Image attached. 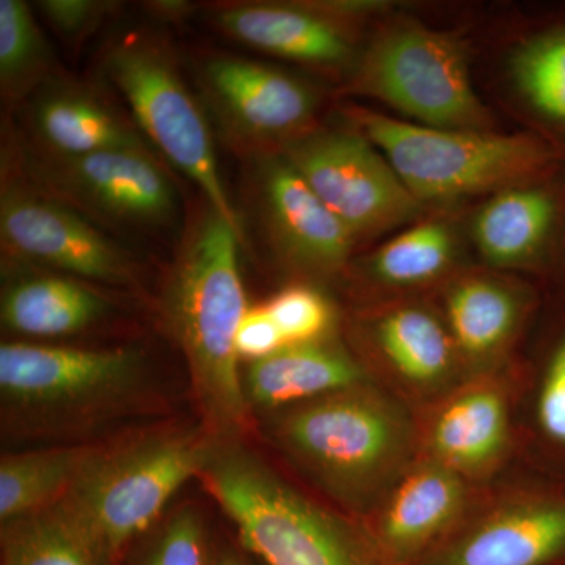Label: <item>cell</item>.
Segmentation results:
<instances>
[{"mask_svg":"<svg viewBox=\"0 0 565 565\" xmlns=\"http://www.w3.org/2000/svg\"><path fill=\"white\" fill-rule=\"evenodd\" d=\"M280 330L275 326L266 307L248 308L236 334V352L248 363L267 359L285 348Z\"/></svg>","mask_w":565,"mask_h":565,"instance_id":"33","label":"cell"},{"mask_svg":"<svg viewBox=\"0 0 565 565\" xmlns=\"http://www.w3.org/2000/svg\"><path fill=\"white\" fill-rule=\"evenodd\" d=\"M90 451L92 446L74 445L3 456L0 522H11L61 503Z\"/></svg>","mask_w":565,"mask_h":565,"instance_id":"23","label":"cell"},{"mask_svg":"<svg viewBox=\"0 0 565 565\" xmlns=\"http://www.w3.org/2000/svg\"><path fill=\"white\" fill-rule=\"evenodd\" d=\"M211 565H247L243 557L234 555V553H215L212 555Z\"/></svg>","mask_w":565,"mask_h":565,"instance_id":"35","label":"cell"},{"mask_svg":"<svg viewBox=\"0 0 565 565\" xmlns=\"http://www.w3.org/2000/svg\"><path fill=\"white\" fill-rule=\"evenodd\" d=\"M530 385V430L537 465L565 475V315L550 332Z\"/></svg>","mask_w":565,"mask_h":565,"instance_id":"26","label":"cell"},{"mask_svg":"<svg viewBox=\"0 0 565 565\" xmlns=\"http://www.w3.org/2000/svg\"><path fill=\"white\" fill-rule=\"evenodd\" d=\"M36 6L51 28L70 44L87 39L117 9V3L99 0H41Z\"/></svg>","mask_w":565,"mask_h":565,"instance_id":"32","label":"cell"},{"mask_svg":"<svg viewBox=\"0 0 565 565\" xmlns=\"http://www.w3.org/2000/svg\"><path fill=\"white\" fill-rule=\"evenodd\" d=\"M270 435L311 481L362 520L419 457L418 426L367 382L282 408Z\"/></svg>","mask_w":565,"mask_h":565,"instance_id":"2","label":"cell"},{"mask_svg":"<svg viewBox=\"0 0 565 565\" xmlns=\"http://www.w3.org/2000/svg\"><path fill=\"white\" fill-rule=\"evenodd\" d=\"M267 223L282 253L308 269L332 273L351 253L353 234L285 159L264 163Z\"/></svg>","mask_w":565,"mask_h":565,"instance_id":"16","label":"cell"},{"mask_svg":"<svg viewBox=\"0 0 565 565\" xmlns=\"http://www.w3.org/2000/svg\"><path fill=\"white\" fill-rule=\"evenodd\" d=\"M475 484L419 456L362 522L384 565H415L451 533L478 498Z\"/></svg>","mask_w":565,"mask_h":565,"instance_id":"14","label":"cell"},{"mask_svg":"<svg viewBox=\"0 0 565 565\" xmlns=\"http://www.w3.org/2000/svg\"><path fill=\"white\" fill-rule=\"evenodd\" d=\"M2 565H110L96 544L62 503L35 514L2 523Z\"/></svg>","mask_w":565,"mask_h":565,"instance_id":"24","label":"cell"},{"mask_svg":"<svg viewBox=\"0 0 565 565\" xmlns=\"http://www.w3.org/2000/svg\"><path fill=\"white\" fill-rule=\"evenodd\" d=\"M419 456L470 481L497 473L511 455V399L490 379L449 390L418 426Z\"/></svg>","mask_w":565,"mask_h":565,"instance_id":"15","label":"cell"},{"mask_svg":"<svg viewBox=\"0 0 565 565\" xmlns=\"http://www.w3.org/2000/svg\"><path fill=\"white\" fill-rule=\"evenodd\" d=\"M282 159L353 236L393 228L418 212L419 200L363 134H308L282 148Z\"/></svg>","mask_w":565,"mask_h":565,"instance_id":"11","label":"cell"},{"mask_svg":"<svg viewBox=\"0 0 565 565\" xmlns=\"http://www.w3.org/2000/svg\"><path fill=\"white\" fill-rule=\"evenodd\" d=\"M200 481L266 565H384L360 519L327 509L237 440H221Z\"/></svg>","mask_w":565,"mask_h":565,"instance_id":"3","label":"cell"},{"mask_svg":"<svg viewBox=\"0 0 565 565\" xmlns=\"http://www.w3.org/2000/svg\"><path fill=\"white\" fill-rule=\"evenodd\" d=\"M362 384H366L362 366L323 340L285 345L248 363L243 377L248 404L266 411H282Z\"/></svg>","mask_w":565,"mask_h":565,"instance_id":"20","label":"cell"},{"mask_svg":"<svg viewBox=\"0 0 565 565\" xmlns=\"http://www.w3.org/2000/svg\"><path fill=\"white\" fill-rule=\"evenodd\" d=\"M286 345L315 343L332 323V308L313 288L289 286L264 303Z\"/></svg>","mask_w":565,"mask_h":565,"instance_id":"31","label":"cell"},{"mask_svg":"<svg viewBox=\"0 0 565 565\" xmlns=\"http://www.w3.org/2000/svg\"><path fill=\"white\" fill-rule=\"evenodd\" d=\"M25 172L40 191L109 225L161 228L177 214L173 184L151 150L44 152L29 156Z\"/></svg>","mask_w":565,"mask_h":565,"instance_id":"10","label":"cell"},{"mask_svg":"<svg viewBox=\"0 0 565 565\" xmlns=\"http://www.w3.org/2000/svg\"><path fill=\"white\" fill-rule=\"evenodd\" d=\"M449 334L465 356L484 362L508 343L522 307L503 286L486 280L457 285L448 296Z\"/></svg>","mask_w":565,"mask_h":565,"instance_id":"25","label":"cell"},{"mask_svg":"<svg viewBox=\"0 0 565 565\" xmlns=\"http://www.w3.org/2000/svg\"><path fill=\"white\" fill-rule=\"evenodd\" d=\"M109 313L102 294L63 275H29L6 286L2 326L28 338H65L85 332Z\"/></svg>","mask_w":565,"mask_h":565,"instance_id":"21","label":"cell"},{"mask_svg":"<svg viewBox=\"0 0 565 565\" xmlns=\"http://www.w3.org/2000/svg\"><path fill=\"white\" fill-rule=\"evenodd\" d=\"M218 441L202 424L92 446L61 503L114 563L134 539L161 522L170 500L199 478Z\"/></svg>","mask_w":565,"mask_h":565,"instance_id":"5","label":"cell"},{"mask_svg":"<svg viewBox=\"0 0 565 565\" xmlns=\"http://www.w3.org/2000/svg\"><path fill=\"white\" fill-rule=\"evenodd\" d=\"M375 341L393 373L411 392L441 397L455 373L456 345L433 315L392 311L375 323Z\"/></svg>","mask_w":565,"mask_h":565,"instance_id":"22","label":"cell"},{"mask_svg":"<svg viewBox=\"0 0 565 565\" xmlns=\"http://www.w3.org/2000/svg\"><path fill=\"white\" fill-rule=\"evenodd\" d=\"M415 565H565V475L537 465L514 490L478 494Z\"/></svg>","mask_w":565,"mask_h":565,"instance_id":"8","label":"cell"},{"mask_svg":"<svg viewBox=\"0 0 565 565\" xmlns=\"http://www.w3.org/2000/svg\"><path fill=\"white\" fill-rule=\"evenodd\" d=\"M203 102L230 143L247 152L300 139L313 93L282 71L236 55L207 57L199 70Z\"/></svg>","mask_w":565,"mask_h":565,"instance_id":"13","label":"cell"},{"mask_svg":"<svg viewBox=\"0 0 565 565\" xmlns=\"http://www.w3.org/2000/svg\"><path fill=\"white\" fill-rule=\"evenodd\" d=\"M147 388V359L136 348L0 345L2 423L21 435L57 437L120 418Z\"/></svg>","mask_w":565,"mask_h":565,"instance_id":"4","label":"cell"},{"mask_svg":"<svg viewBox=\"0 0 565 565\" xmlns=\"http://www.w3.org/2000/svg\"><path fill=\"white\" fill-rule=\"evenodd\" d=\"M147 9L166 21H182L188 17L189 11L193 9L192 3L184 0H158V2H148Z\"/></svg>","mask_w":565,"mask_h":565,"instance_id":"34","label":"cell"},{"mask_svg":"<svg viewBox=\"0 0 565 565\" xmlns=\"http://www.w3.org/2000/svg\"><path fill=\"white\" fill-rule=\"evenodd\" d=\"M214 22L230 39L288 61L333 66L351 55L344 33L321 11L303 7L232 3L215 11Z\"/></svg>","mask_w":565,"mask_h":565,"instance_id":"19","label":"cell"},{"mask_svg":"<svg viewBox=\"0 0 565 565\" xmlns=\"http://www.w3.org/2000/svg\"><path fill=\"white\" fill-rule=\"evenodd\" d=\"M211 559L203 515L184 505L152 527L134 565H211Z\"/></svg>","mask_w":565,"mask_h":565,"instance_id":"30","label":"cell"},{"mask_svg":"<svg viewBox=\"0 0 565 565\" xmlns=\"http://www.w3.org/2000/svg\"><path fill=\"white\" fill-rule=\"evenodd\" d=\"M563 172L552 180L498 193L479 212L475 239L490 263L509 266L541 262L565 221Z\"/></svg>","mask_w":565,"mask_h":565,"instance_id":"18","label":"cell"},{"mask_svg":"<svg viewBox=\"0 0 565 565\" xmlns=\"http://www.w3.org/2000/svg\"><path fill=\"white\" fill-rule=\"evenodd\" d=\"M31 121L44 152L54 156L150 150L137 126L98 93L73 82L44 84L33 99Z\"/></svg>","mask_w":565,"mask_h":565,"instance_id":"17","label":"cell"},{"mask_svg":"<svg viewBox=\"0 0 565 565\" xmlns=\"http://www.w3.org/2000/svg\"><path fill=\"white\" fill-rule=\"evenodd\" d=\"M50 46L31 7L0 0V87L3 98L20 102L52 81Z\"/></svg>","mask_w":565,"mask_h":565,"instance_id":"27","label":"cell"},{"mask_svg":"<svg viewBox=\"0 0 565 565\" xmlns=\"http://www.w3.org/2000/svg\"><path fill=\"white\" fill-rule=\"evenodd\" d=\"M356 85L430 128L484 131L489 125L462 46L445 33L422 28L388 33L366 55Z\"/></svg>","mask_w":565,"mask_h":565,"instance_id":"9","label":"cell"},{"mask_svg":"<svg viewBox=\"0 0 565 565\" xmlns=\"http://www.w3.org/2000/svg\"><path fill=\"white\" fill-rule=\"evenodd\" d=\"M103 68L128 103L148 143L195 182L207 206L244 239L239 217L223 185L210 125L169 47L152 33H126L107 44Z\"/></svg>","mask_w":565,"mask_h":565,"instance_id":"7","label":"cell"},{"mask_svg":"<svg viewBox=\"0 0 565 565\" xmlns=\"http://www.w3.org/2000/svg\"><path fill=\"white\" fill-rule=\"evenodd\" d=\"M451 255L448 230L437 223H424L394 237L375 253L373 273L388 285H419L444 273Z\"/></svg>","mask_w":565,"mask_h":565,"instance_id":"29","label":"cell"},{"mask_svg":"<svg viewBox=\"0 0 565 565\" xmlns=\"http://www.w3.org/2000/svg\"><path fill=\"white\" fill-rule=\"evenodd\" d=\"M0 236L10 256L77 280L134 286L139 278L131 253L79 211L33 184L3 182Z\"/></svg>","mask_w":565,"mask_h":565,"instance_id":"12","label":"cell"},{"mask_svg":"<svg viewBox=\"0 0 565 565\" xmlns=\"http://www.w3.org/2000/svg\"><path fill=\"white\" fill-rule=\"evenodd\" d=\"M514 79L531 110L565 137V21L522 44L514 57Z\"/></svg>","mask_w":565,"mask_h":565,"instance_id":"28","label":"cell"},{"mask_svg":"<svg viewBox=\"0 0 565 565\" xmlns=\"http://www.w3.org/2000/svg\"><path fill=\"white\" fill-rule=\"evenodd\" d=\"M351 118L419 202L539 184L565 169L563 154L539 134L430 128L364 109Z\"/></svg>","mask_w":565,"mask_h":565,"instance_id":"6","label":"cell"},{"mask_svg":"<svg viewBox=\"0 0 565 565\" xmlns=\"http://www.w3.org/2000/svg\"><path fill=\"white\" fill-rule=\"evenodd\" d=\"M243 241L207 206L185 236L167 292V319L184 353L202 424L218 440H237L250 423L236 352L248 311L237 263Z\"/></svg>","mask_w":565,"mask_h":565,"instance_id":"1","label":"cell"}]
</instances>
